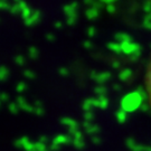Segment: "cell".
<instances>
[{
    "mask_svg": "<svg viewBox=\"0 0 151 151\" xmlns=\"http://www.w3.org/2000/svg\"><path fill=\"white\" fill-rule=\"evenodd\" d=\"M145 84H146V92L148 96V102L151 108V57L149 60L148 66L146 70V78H145Z\"/></svg>",
    "mask_w": 151,
    "mask_h": 151,
    "instance_id": "1",
    "label": "cell"
},
{
    "mask_svg": "<svg viewBox=\"0 0 151 151\" xmlns=\"http://www.w3.org/2000/svg\"><path fill=\"white\" fill-rule=\"evenodd\" d=\"M15 146L18 148H24L26 151H32L35 149V143H32L27 137H22L20 139H18L15 142Z\"/></svg>",
    "mask_w": 151,
    "mask_h": 151,
    "instance_id": "2",
    "label": "cell"
},
{
    "mask_svg": "<svg viewBox=\"0 0 151 151\" xmlns=\"http://www.w3.org/2000/svg\"><path fill=\"white\" fill-rule=\"evenodd\" d=\"M39 19H40V14H39V11L34 10L32 14V16L29 17L28 19H26V20H24V22H25V24H26V26L32 27V26L36 25V24L39 22Z\"/></svg>",
    "mask_w": 151,
    "mask_h": 151,
    "instance_id": "3",
    "label": "cell"
},
{
    "mask_svg": "<svg viewBox=\"0 0 151 151\" xmlns=\"http://www.w3.org/2000/svg\"><path fill=\"white\" fill-rule=\"evenodd\" d=\"M17 104L19 105L20 110H24V111H27V112H32V106L29 104V103L26 101V99L22 96H19L17 99Z\"/></svg>",
    "mask_w": 151,
    "mask_h": 151,
    "instance_id": "4",
    "label": "cell"
},
{
    "mask_svg": "<svg viewBox=\"0 0 151 151\" xmlns=\"http://www.w3.org/2000/svg\"><path fill=\"white\" fill-rule=\"evenodd\" d=\"M27 6H28L27 4L24 2V1H18V2H16V4L11 5L10 11L11 12H14V14H22V10H24Z\"/></svg>",
    "mask_w": 151,
    "mask_h": 151,
    "instance_id": "5",
    "label": "cell"
},
{
    "mask_svg": "<svg viewBox=\"0 0 151 151\" xmlns=\"http://www.w3.org/2000/svg\"><path fill=\"white\" fill-rule=\"evenodd\" d=\"M8 76H9V70L5 66H1L0 67V81H5Z\"/></svg>",
    "mask_w": 151,
    "mask_h": 151,
    "instance_id": "6",
    "label": "cell"
},
{
    "mask_svg": "<svg viewBox=\"0 0 151 151\" xmlns=\"http://www.w3.org/2000/svg\"><path fill=\"white\" fill-rule=\"evenodd\" d=\"M32 11H34V10H32V8H30L29 6H27V7H26V8H25V9L22 10V14H20V15H22V19H24V20L28 19L29 17L32 16Z\"/></svg>",
    "mask_w": 151,
    "mask_h": 151,
    "instance_id": "7",
    "label": "cell"
},
{
    "mask_svg": "<svg viewBox=\"0 0 151 151\" xmlns=\"http://www.w3.org/2000/svg\"><path fill=\"white\" fill-rule=\"evenodd\" d=\"M16 90H17V92L22 93V92H25L26 90H27V84H26L25 82H19V83L17 84Z\"/></svg>",
    "mask_w": 151,
    "mask_h": 151,
    "instance_id": "8",
    "label": "cell"
},
{
    "mask_svg": "<svg viewBox=\"0 0 151 151\" xmlns=\"http://www.w3.org/2000/svg\"><path fill=\"white\" fill-rule=\"evenodd\" d=\"M28 56L30 57V58H36L38 56V50L36 47H29L28 49Z\"/></svg>",
    "mask_w": 151,
    "mask_h": 151,
    "instance_id": "9",
    "label": "cell"
},
{
    "mask_svg": "<svg viewBox=\"0 0 151 151\" xmlns=\"http://www.w3.org/2000/svg\"><path fill=\"white\" fill-rule=\"evenodd\" d=\"M19 110H20V108H19V105L17 103H10L9 104V111H10L11 113L17 114L19 112Z\"/></svg>",
    "mask_w": 151,
    "mask_h": 151,
    "instance_id": "10",
    "label": "cell"
},
{
    "mask_svg": "<svg viewBox=\"0 0 151 151\" xmlns=\"http://www.w3.org/2000/svg\"><path fill=\"white\" fill-rule=\"evenodd\" d=\"M15 63L17 65H19V66H22L26 63V60H25V57L22 55H17L16 57H15Z\"/></svg>",
    "mask_w": 151,
    "mask_h": 151,
    "instance_id": "11",
    "label": "cell"
},
{
    "mask_svg": "<svg viewBox=\"0 0 151 151\" xmlns=\"http://www.w3.org/2000/svg\"><path fill=\"white\" fill-rule=\"evenodd\" d=\"M24 76L28 80H32V78H35V73L30 70H24Z\"/></svg>",
    "mask_w": 151,
    "mask_h": 151,
    "instance_id": "12",
    "label": "cell"
},
{
    "mask_svg": "<svg viewBox=\"0 0 151 151\" xmlns=\"http://www.w3.org/2000/svg\"><path fill=\"white\" fill-rule=\"evenodd\" d=\"M11 6L6 1H0V10H10Z\"/></svg>",
    "mask_w": 151,
    "mask_h": 151,
    "instance_id": "13",
    "label": "cell"
},
{
    "mask_svg": "<svg viewBox=\"0 0 151 151\" xmlns=\"http://www.w3.org/2000/svg\"><path fill=\"white\" fill-rule=\"evenodd\" d=\"M9 99V95L7 93H0V102H7Z\"/></svg>",
    "mask_w": 151,
    "mask_h": 151,
    "instance_id": "14",
    "label": "cell"
},
{
    "mask_svg": "<svg viewBox=\"0 0 151 151\" xmlns=\"http://www.w3.org/2000/svg\"><path fill=\"white\" fill-rule=\"evenodd\" d=\"M32 151H36V150H35V149H34V150H32Z\"/></svg>",
    "mask_w": 151,
    "mask_h": 151,
    "instance_id": "15",
    "label": "cell"
},
{
    "mask_svg": "<svg viewBox=\"0 0 151 151\" xmlns=\"http://www.w3.org/2000/svg\"><path fill=\"white\" fill-rule=\"evenodd\" d=\"M0 104H1V102H0Z\"/></svg>",
    "mask_w": 151,
    "mask_h": 151,
    "instance_id": "16",
    "label": "cell"
}]
</instances>
